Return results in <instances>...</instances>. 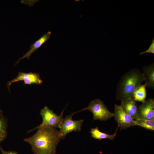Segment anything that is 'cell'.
<instances>
[{"label": "cell", "instance_id": "1", "mask_svg": "<svg viewBox=\"0 0 154 154\" xmlns=\"http://www.w3.org/2000/svg\"><path fill=\"white\" fill-rule=\"evenodd\" d=\"M32 136L24 140L31 146L35 154H55L57 146L61 139L56 129L43 127Z\"/></svg>", "mask_w": 154, "mask_h": 154}, {"label": "cell", "instance_id": "2", "mask_svg": "<svg viewBox=\"0 0 154 154\" xmlns=\"http://www.w3.org/2000/svg\"><path fill=\"white\" fill-rule=\"evenodd\" d=\"M144 80L143 72L136 68L125 73L121 77L117 85L116 99L122 101L133 98L135 90Z\"/></svg>", "mask_w": 154, "mask_h": 154}, {"label": "cell", "instance_id": "3", "mask_svg": "<svg viewBox=\"0 0 154 154\" xmlns=\"http://www.w3.org/2000/svg\"><path fill=\"white\" fill-rule=\"evenodd\" d=\"M65 109L62 111L60 115L58 116L48 107L45 106L41 110L40 113L42 119V123L33 129L29 131L28 132H31L43 127H49L56 129L58 128L63 118V114Z\"/></svg>", "mask_w": 154, "mask_h": 154}, {"label": "cell", "instance_id": "4", "mask_svg": "<svg viewBox=\"0 0 154 154\" xmlns=\"http://www.w3.org/2000/svg\"><path fill=\"white\" fill-rule=\"evenodd\" d=\"M85 110H88L92 112L94 120L106 121L114 116V113L110 112L104 102L99 99L92 101L88 107L74 113L75 114Z\"/></svg>", "mask_w": 154, "mask_h": 154}, {"label": "cell", "instance_id": "5", "mask_svg": "<svg viewBox=\"0 0 154 154\" xmlns=\"http://www.w3.org/2000/svg\"><path fill=\"white\" fill-rule=\"evenodd\" d=\"M74 114L66 116L63 119L58 128L59 134L61 139H63L66 135L72 131H78L81 130L83 120H73L72 116Z\"/></svg>", "mask_w": 154, "mask_h": 154}, {"label": "cell", "instance_id": "6", "mask_svg": "<svg viewBox=\"0 0 154 154\" xmlns=\"http://www.w3.org/2000/svg\"><path fill=\"white\" fill-rule=\"evenodd\" d=\"M114 117L118 123V127L121 130L136 125L135 121L127 114L120 105H115Z\"/></svg>", "mask_w": 154, "mask_h": 154}, {"label": "cell", "instance_id": "7", "mask_svg": "<svg viewBox=\"0 0 154 154\" xmlns=\"http://www.w3.org/2000/svg\"><path fill=\"white\" fill-rule=\"evenodd\" d=\"M23 81L24 85L35 84L41 85L43 82L38 73L32 72L26 73L20 72L15 78L7 82V86L10 92V87L13 83Z\"/></svg>", "mask_w": 154, "mask_h": 154}, {"label": "cell", "instance_id": "8", "mask_svg": "<svg viewBox=\"0 0 154 154\" xmlns=\"http://www.w3.org/2000/svg\"><path fill=\"white\" fill-rule=\"evenodd\" d=\"M139 118L154 120V100L151 98L145 100L138 107Z\"/></svg>", "mask_w": 154, "mask_h": 154}, {"label": "cell", "instance_id": "9", "mask_svg": "<svg viewBox=\"0 0 154 154\" xmlns=\"http://www.w3.org/2000/svg\"><path fill=\"white\" fill-rule=\"evenodd\" d=\"M52 32L50 31H48L33 43L30 46V49L28 50L26 53L24 54L22 57L19 58L15 64L14 66L16 65L23 58H27L29 59L31 54L48 41L50 38Z\"/></svg>", "mask_w": 154, "mask_h": 154}, {"label": "cell", "instance_id": "10", "mask_svg": "<svg viewBox=\"0 0 154 154\" xmlns=\"http://www.w3.org/2000/svg\"><path fill=\"white\" fill-rule=\"evenodd\" d=\"M121 101L120 106L127 114L135 120L139 118L138 107L136 101L133 98Z\"/></svg>", "mask_w": 154, "mask_h": 154}, {"label": "cell", "instance_id": "11", "mask_svg": "<svg viewBox=\"0 0 154 154\" xmlns=\"http://www.w3.org/2000/svg\"><path fill=\"white\" fill-rule=\"evenodd\" d=\"M145 84L146 87L154 88V64L152 63L148 66L143 68Z\"/></svg>", "mask_w": 154, "mask_h": 154}, {"label": "cell", "instance_id": "12", "mask_svg": "<svg viewBox=\"0 0 154 154\" xmlns=\"http://www.w3.org/2000/svg\"><path fill=\"white\" fill-rule=\"evenodd\" d=\"M118 127H117L115 133L113 135L109 134L100 131L98 127L94 128H92L90 132L91 134V136L95 139L100 140L105 139L113 140L116 135Z\"/></svg>", "mask_w": 154, "mask_h": 154}, {"label": "cell", "instance_id": "13", "mask_svg": "<svg viewBox=\"0 0 154 154\" xmlns=\"http://www.w3.org/2000/svg\"><path fill=\"white\" fill-rule=\"evenodd\" d=\"M146 88L145 84H141L135 89L133 96V98L135 101L142 103L145 101L147 96Z\"/></svg>", "mask_w": 154, "mask_h": 154}, {"label": "cell", "instance_id": "14", "mask_svg": "<svg viewBox=\"0 0 154 154\" xmlns=\"http://www.w3.org/2000/svg\"><path fill=\"white\" fill-rule=\"evenodd\" d=\"M7 119L3 115L2 110L0 109V143L7 136Z\"/></svg>", "mask_w": 154, "mask_h": 154}, {"label": "cell", "instance_id": "15", "mask_svg": "<svg viewBox=\"0 0 154 154\" xmlns=\"http://www.w3.org/2000/svg\"><path fill=\"white\" fill-rule=\"evenodd\" d=\"M135 121L136 125L147 130L152 131L154 130V120L139 118Z\"/></svg>", "mask_w": 154, "mask_h": 154}, {"label": "cell", "instance_id": "16", "mask_svg": "<svg viewBox=\"0 0 154 154\" xmlns=\"http://www.w3.org/2000/svg\"><path fill=\"white\" fill-rule=\"evenodd\" d=\"M149 53L154 54V37L152 38L151 43L147 50L139 53L140 55H141L145 53Z\"/></svg>", "mask_w": 154, "mask_h": 154}, {"label": "cell", "instance_id": "17", "mask_svg": "<svg viewBox=\"0 0 154 154\" xmlns=\"http://www.w3.org/2000/svg\"><path fill=\"white\" fill-rule=\"evenodd\" d=\"M0 149L2 154H18L17 153L14 151H5L2 149L0 145Z\"/></svg>", "mask_w": 154, "mask_h": 154}]
</instances>
